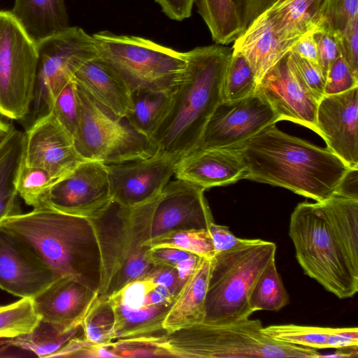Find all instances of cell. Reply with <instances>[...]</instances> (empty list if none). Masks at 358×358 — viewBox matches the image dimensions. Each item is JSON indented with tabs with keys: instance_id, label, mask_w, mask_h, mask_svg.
Segmentation results:
<instances>
[{
	"instance_id": "cell-1",
	"label": "cell",
	"mask_w": 358,
	"mask_h": 358,
	"mask_svg": "<svg viewBox=\"0 0 358 358\" xmlns=\"http://www.w3.org/2000/svg\"><path fill=\"white\" fill-rule=\"evenodd\" d=\"M238 148L245 179L279 186L322 202L334 195L350 169L330 150L268 125Z\"/></svg>"
},
{
	"instance_id": "cell-2",
	"label": "cell",
	"mask_w": 358,
	"mask_h": 358,
	"mask_svg": "<svg viewBox=\"0 0 358 358\" xmlns=\"http://www.w3.org/2000/svg\"><path fill=\"white\" fill-rule=\"evenodd\" d=\"M232 49L223 45L186 52L185 69L170 92L169 106L149 139L154 154L179 159L197 145L222 101V84Z\"/></svg>"
},
{
	"instance_id": "cell-3",
	"label": "cell",
	"mask_w": 358,
	"mask_h": 358,
	"mask_svg": "<svg viewBox=\"0 0 358 358\" xmlns=\"http://www.w3.org/2000/svg\"><path fill=\"white\" fill-rule=\"evenodd\" d=\"M0 227L27 243L59 278H70L99 293L101 253L87 218L48 206L3 219Z\"/></svg>"
},
{
	"instance_id": "cell-4",
	"label": "cell",
	"mask_w": 358,
	"mask_h": 358,
	"mask_svg": "<svg viewBox=\"0 0 358 358\" xmlns=\"http://www.w3.org/2000/svg\"><path fill=\"white\" fill-rule=\"evenodd\" d=\"M160 195L133 208L112 201L101 213L89 219L95 231L101 259L98 296H109L146 275L155 266L148 257V243Z\"/></svg>"
},
{
	"instance_id": "cell-5",
	"label": "cell",
	"mask_w": 358,
	"mask_h": 358,
	"mask_svg": "<svg viewBox=\"0 0 358 358\" xmlns=\"http://www.w3.org/2000/svg\"><path fill=\"white\" fill-rule=\"evenodd\" d=\"M259 320L224 324L203 322L168 333L164 343L180 358H317L316 349L285 343L262 331Z\"/></svg>"
},
{
	"instance_id": "cell-6",
	"label": "cell",
	"mask_w": 358,
	"mask_h": 358,
	"mask_svg": "<svg viewBox=\"0 0 358 358\" xmlns=\"http://www.w3.org/2000/svg\"><path fill=\"white\" fill-rule=\"evenodd\" d=\"M275 243L262 239L246 242L210 259L203 323L224 324L253 313L248 297L259 275L275 259Z\"/></svg>"
},
{
	"instance_id": "cell-7",
	"label": "cell",
	"mask_w": 358,
	"mask_h": 358,
	"mask_svg": "<svg viewBox=\"0 0 358 358\" xmlns=\"http://www.w3.org/2000/svg\"><path fill=\"white\" fill-rule=\"evenodd\" d=\"M289 236L304 273L339 299L358 291V273L348 262L319 202H302L292 212Z\"/></svg>"
},
{
	"instance_id": "cell-8",
	"label": "cell",
	"mask_w": 358,
	"mask_h": 358,
	"mask_svg": "<svg viewBox=\"0 0 358 358\" xmlns=\"http://www.w3.org/2000/svg\"><path fill=\"white\" fill-rule=\"evenodd\" d=\"M99 57L124 80L131 92L170 93L187 64L185 52L149 39L102 31L92 35Z\"/></svg>"
},
{
	"instance_id": "cell-9",
	"label": "cell",
	"mask_w": 358,
	"mask_h": 358,
	"mask_svg": "<svg viewBox=\"0 0 358 358\" xmlns=\"http://www.w3.org/2000/svg\"><path fill=\"white\" fill-rule=\"evenodd\" d=\"M78 96L79 120L73 141L84 159L108 165L152 156L148 141L124 120L125 118L99 104L79 85Z\"/></svg>"
},
{
	"instance_id": "cell-10",
	"label": "cell",
	"mask_w": 358,
	"mask_h": 358,
	"mask_svg": "<svg viewBox=\"0 0 358 358\" xmlns=\"http://www.w3.org/2000/svg\"><path fill=\"white\" fill-rule=\"evenodd\" d=\"M36 44L38 63L30 110L33 121L51 110L58 94L85 63L99 57L92 35L78 27H69Z\"/></svg>"
},
{
	"instance_id": "cell-11",
	"label": "cell",
	"mask_w": 358,
	"mask_h": 358,
	"mask_svg": "<svg viewBox=\"0 0 358 358\" xmlns=\"http://www.w3.org/2000/svg\"><path fill=\"white\" fill-rule=\"evenodd\" d=\"M38 53L36 42L10 10H0V115L19 120L31 110Z\"/></svg>"
},
{
	"instance_id": "cell-12",
	"label": "cell",
	"mask_w": 358,
	"mask_h": 358,
	"mask_svg": "<svg viewBox=\"0 0 358 358\" xmlns=\"http://www.w3.org/2000/svg\"><path fill=\"white\" fill-rule=\"evenodd\" d=\"M278 121L272 106L257 92L241 99L222 101L193 150L238 148Z\"/></svg>"
},
{
	"instance_id": "cell-13",
	"label": "cell",
	"mask_w": 358,
	"mask_h": 358,
	"mask_svg": "<svg viewBox=\"0 0 358 358\" xmlns=\"http://www.w3.org/2000/svg\"><path fill=\"white\" fill-rule=\"evenodd\" d=\"M107 165L87 160L48 189L43 206L57 211L91 219L111 203Z\"/></svg>"
},
{
	"instance_id": "cell-14",
	"label": "cell",
	"mask_w": 358,
	"mask_h": 358,
	"mask_svg": "<svg viewBox=\"0 0 358 358\" xmlns=\"http://www.w3.org/2000/svg\"><path fill=\"white\" fill-rule=\"evenodd\" d=\"M177 162L154 154L144 159L106 164L113 201L133 208L157 198L174 175Z\"/></svg>"
},
{
	"instance_id": "cell-15",
	"label": "cell",
	"mask_w": 358,
	"mask_h": 358,
	"mask_svg": "<svg viewBox=\"0 0 358 358\" xmlns=\"http://www.w3.org/2000/svg\"><path fill=\"white\" fill-rule=\"evenodd\" d=\"M24 135L23 164L46 170L55 181L87 161L52 111L33 121Z\"/></svg>"
},
{
	"instance_id": "cell-16",
	"label": "cell",
	"mask_w": 358,
	"mask_h": 358,
	"mask_svg": "<svg viewBox=\"0 0 358 358\" xmlns=\"http://www.w3.org/2000/svg\"><path fill=\"white\" fill-rule=\"evenodd\" d=\"M289 52L264 74L256 92L270 103L280 121H291L315 132L319 101L298 74Z\"/></svg>"
},
{
	"instance_id": "cell-17",
	"label": "cell",
	"mask_w": 358,
	"mask_h": 358,
	"mask_svg": "<svg viewBox=\"0 0 358 358\" xmlns=\"http://www.w3.org/2000/svg\"><path fill=\"white\" fill-rule=\"evenodd\" d=\"M58 278L27 243L0 227V288L33 299Z\"/></svg>"
},
{
	"instance_id": "cell-18",
	"label": "cell",
	"mask_w": 358,
	"mask_h": 358,
	"mask_svg": "<svg viewBox=\"0 0 358 358\" xmlns=\"http://www.w3.org/2000/svg\"><path fill=\"white\" fill-rule=\"evenodd\" d=\"M357 122L358 87L319 101L315 133L349 168H358Z\"/></svg>"
},
{
	"instance_id": "cell-19",
	"label": "cell",
	"mask_w": 358,
	"mask_h": 358,
	"mask_svg": "<svg viewBox=\"0 0 358 358\" xmlns=\"http://www.w3.org/2000/svg\"><path fill=\"white\" fill-rule=\"evenodd\" d=\"M204 191L189 181H169L154 211L150 239L173 231L208 229L214 220Z\"/></svg>"
},
{
	"instance_id": "cell-20",
	"label": "cell",
	"mask_w": 358,
	"mask_h": 358,
	"mask_svg": "<svg viewBox=\"0 0 358 358\" xmlns=\"http://www.w3.org/2000/svg\"><path fill=\"white\" fill-rule=\"evenodd\" d=\"M247 166L238 148L193 150L180 158L174 176L205 190L244 179Z\"/></svg>"
},
{
	"instance_id": "cell-21",
	"label": "cell",
	"mask_w": 358,
	"mask_h": 358,
	"mask_svg": "<svg viewBox=\"0 0 358 358\" xmlns=\"http://www.w3.org/2000/svg\"><path fill=\"white\" fill-rule=\"evenodd\" d=\"M98 298L93 292L80 282L60 278L34 296L36 312L43 320L72 329L81 325L89 309Z\"/></svg>"
},
{
	"instance_id": "cell-22",
	"label": "cell",
	"mask_w": 358,
	"mask_h": 358,
	"mask_svg": "<svg viewBox=\"0 0 358 358\" xmlns=\"http://www.w3.org/2000/svg\"><path fill=\"white\" fill-rule=\"evenodd\" d=\"M73 80L96 101L125 118L132 105V92L117 73L99 57L85 63Z\"/></svg>"
},
{
	"instance_id": "cell-23",
	"label": "cell",
	"mask_w": 358,
	"mask_h": 358,
	"mask_svg": "<svg viewBox=\"0 0 358 358\" xmlns=\"http://www.w3.org/2000/svg\"><path fill=\"white\" fill-rule=\"evenodd\" d=\"M295 43L280 40L264 12L234 41L231 49L247 59L259 83L292 50Z\"/></svg>"
},
{
	"instance_id": "cell-24",
	"label": "cell",
	"mask_w": 358,
	"mask_h": 358,
	"mask_svg": "<svg viewBox=\"0 0 358 358\" xmlns=\"http://www.w3.org/2000/svg\"><path fill=\"white\" fill-rule=\"evenodd\" d=\"M324 0H275L265 11L279 38L296 42L323 23Z\"/></svg>"
},
{
	"instance_id": "cell-25",
	"label": "cell",
	"mask_w": 358,
	"mask_h": 358,
	"mask_svg": "<svg viewBox=\"0 0 358 358\" xmlns=\"http://www.w3.org/2000/svg\"><path fill=\"white\" fill-rule=\"evenodd\" d=\"M210 264V259L200 257L194 271L180 289L164 321L168 333L203 322Z\"/></svg>"
},
{
	"instance_id": "cell-26",
	"label": "cell",
	"mask_w": 358,
	"mask_h": 358,
	"mask_svg": "<svg viewBox=\"0 0 358 358\" xmlns=\"http://www.w3.org/2000/svg\"><path fill=\"white\" fill-rule=\"evenodd\" d=\"M10 11L36 43L69 27L64 0H15Z\"/></svg>"
},
{
	"instance_id": "cell-27",
	"label": "cell",
	"mask_w": 358,
	"mask_h": 358,
	"mask_svg": "<svg viewBox=\"0 0 358 358\" xmlns=\"http://www.w3.org/2000/svg\"><path fill=\"white\" fill-rule=\"evenodd\" d=\"M319 203L348 262L358 273V199L333 195Z\"/></svg>"
},
{
	"instance_id": "cell-28",
	"label": "cell",
	"mask_w": 358,
	"mask_h": 358,
	"mask_svg": "<svg viewBox=\"0 0 358 358\" xmlns=\"http://www.w3.org/2000/svg\"><path fill=\"white\" fill-rule=\"evenodd\" d=\"M24 138V132L14 128L0 146V222L20 213L16 180L22 162Z\"/></svg>"
},
{
	"instance_id": "cell-29",
	"label": "cell",
	"mask_w": 358,
	"mask_h": 358,
	"mask_svg": "<svg viewBox=\"0 0 358 358\" xmlns=\"http://www.w3.org/2000/svg\"><path fill=\"white\" fill-rule=\"evenodd\" d=\"M81 325L65 329L40 319L34 329L26 334L9 338L12 346L28 350L38 357H52L70 339L78 335Z\"/></svg>"
},
{
	"instance_id": "cell-30",
	"label": "cell",
	"mask_w": 358,
	"mask_h": 358,
	"mask_svg": "<svg viewBox=\"0 0 358 358\" xmlns=\"http://www.w3.org/2000/svg\"><path fill=\"white\" fill-rule=\"evenodd\" d=\"M169 101L170 93L133 92L131 108L125 120L138 134L149 141L166 113Z\"/></svg>"
},
{
	"instance_id": "cell-31",
	"label": "cell",
	"mask_w": 358,
	"mask_h": 358,
	"mask_svg": "<svg viewBox=\"0 0 358 358\" xmlns=\"http://www.w3.org/2000/svg\"><path fill=\"white\" fill-rule=\"evenodd\" d=\"M198 12L213 40L220 45L234 42L243 32L231 0H196Z\"/></svg>"
},
{
	"instance_id": "cell-32",
	"label": "cell",
	"mask_w": 358,
	"mask_h": 358,
	"mask_svg": "<svg viewBox=\"0 0 358 358\" xmlns=\"http://www.w3.org/2000/svg\"><path fill=\"white\" fill-rule=\"evenodd\" d=\"M289 302V296L277 271L275 259L255 281L248 297V303L254 313L262 310L278 311Z\"/></svg>"
},
{
	"instance_id": "cell-33",
	"label": "cell",
	"mask_w": 358,
	"mask_h": 358,
	"mask_svg": "<svg viewBox=\"0 0 358 358\" xmlns=\"http://www.w3.org/2000/svg\"><path fill=\"white\" fill-rule=\"evenodd\" d=\"M258 85L255 74L247 59L239 52L232 54L222 84V101H234L256 92Z\"/></svg>"
},
{
	"instance_id": "cell-34",
	"label": "cell",
	"mask_w": 358,
	"mask_h": 358,
	"mask_svg": "<svg viewBox=\"0 0 358 358\" xmlns=\"http://www.w3.org/2000/svg\"><path fill=\"white\" fill-rule=\"evenodd\" d=\"M148 245L174 248L209 259L215 254L208 229L170 231L150 239Z\"/></svg>"
},
{
	"instance_id": "cell-35",
	"label": "cell",
	"mask_w": 358,
	"mask_h": 358,
	"mask_svg": "<svg viewBox=\"0 0 358 358\" xmlns=\"http://www.w3.org/2000/svg\"><path fill=\"white\" fill-rule=\"evenodd\" d=\"M31 298L0 306V338H13L31 332L40 320Z\"/></svg>"
},
{
	"instance_id": "cell-36",
	"label": "cell",
	"mask_w": 358,
	"mask_h": 358,
	"mask_svg": "<svg viewBox=\"0 0 358 358\" xmlns=\"http://www.w3.org/2000/svg\"><path fill=\"white\" fill-rule=\"evenodd\" d=\"M115 314L108 298L98 296L81 322L84 338L96 345L113 341Z\"/></svg>"
},
{
	"instance_id": "cell-37",
	"label": "cell",
	"mask_w": 358,
	"mask_h": 358,
	"mask_svg": "<svg viewBox=\"0 0 358 358\" xmlns=\"http://www.w3.org/2000/svg\"><path fill=\"white\" fill-rule=\"evenodd\" d=\"M329 327L301 326L293 324L263 327L266 335L280 341L313 349H326Z\"/></svg>"
},
{
	"instance_id": "cell-38",
	"label": "cell",
	"mask_w": 358,
	"mask_h": 358,
	"mask_svg": "<svg viewBox=\"0 0 358 358\" xmlns=\"http://www.w3.org/2000/svg\"><path fill=\"white\" fill-rule=\"evenodd\" d=\"M55 180L41 168L22 162L16 180V189L24 203L34 208L43 206L45 196Z\"/></svg>"
},
{
	"instance_id": "cell-39",
	"label": "cell",
	"mask_w": 358,
	"mask_h": 358,
	"mask_svg": "<svg viewBox=\"0 0 358 358\" xmlns=\"http://www.w3.org/2000/svg\"><path fill=\"white\" fill-rule=\"evenodd\" d=\"M162 337L117 339L106 345L120 357H173Z\"/></svg>"
},
{
	"instance_id": "cell-40",
	"label": "cell",
	"mask_w": 358,
	"mask_h": 358,
	"mask_svg": "<svg viewBox=\"0 0 358 358\" xmlns=\"http://www.w3.org/2000/svg\"><path fill=\"white\" fill-rule=\"evenodd\" d=\"M50 111L73 138L79 120L78 85L73 79L58 94Z\"/></svg>"
},
{
	"instance_id": "cell-41",
	"label": "cell",
	"mask_w": 358,
	"mask_h": 358,
	"mask_svg": "<svg viewBox=\"0 0 358 358\" xmlns=\"http://www.w3.org/2000/svg\"><path fill=\"white\" fill-rule=\"evenodd\" d=\"M322 13L321 29L339 35L352 21L358 18V0H324Z\"/></svg>"
},
{
	"instance_id": "cell-42",
	"label": "cell",
	"mask_w": 358,
	"mask_h": 358,
	"mask_svg": "<svg viewBox=\"0 0 358 358\" xmlns=\"http://www.w3.org/2000/svg\"><path fill=\"white\" fill-rule=\"evenodd\" d=\"M358 87V77L341 55L329 68L324 87V95L336 94Z\"/></svg>"
},
{
	"instance_id": "cell-43",
	"label": "cell",
	"mask_w": 358,
	"mask_h": 358,
	"mask_svg": "<svg viewBox=\"0 0 358 358\" xmlns=\"http://www.w3.org/2000/svg\"><path fill=\"white\" fill-rule=\"evenodd\" d=\"M292 64L315 98L319 101L324 95L326 79L319 66L289 51Z\"/></svg>"
},
{
	"instance_id": "cell-44",
	"label": "cell",
	"mask_w": 358,
	"mask_h": 358,
	"mask_svg": "<svg viewBox=\"0 0 358 358\" xmlns=\"http://www.w3.org/2000/svg\"><path fill=\"white\" fill-rule=\"evenodd\" d=\"M317 47L318 65L325 79L327 72L334 62L341 55L337 37L326 29L314 33Z\"/></svg>"
},
{
	"instance_id": "cell-45",
	"label": "cell",
	"mask_w": 358,
	"mask_h": 358,
	"mask_svg": "<svg viewBox=\"0 0 358 358\" xmlns=\"http://www.w3.org/2000/svg\"><path fill=\"white\" fill-rule=\"evenodd\" d=\"M336 36L341 56L358 77V18L352 21L341 34Z\"/></svg>"
},
{
	"instance_id": "cell-46",
	"label": "cell",
	"mask_w": 358,
	"mask_h": 358,
	"mask_svg": "<svg viewBox=\"0 0 358 358\" xmlns=\"http://www.w3.org/2000/svg\"><path fill=\"white\" fill-rule=\"evenodd\" d=\"M243 31L275 0H231Z\"/></svg>"
},
{
	"instance_id": "cell-47",
	"label": "cell",
	"mask_w": 358,
	"mask_h": 358,
	"mask_svg": "<svg viewBox=\"0 0 358 358\" xmlns=\"http://www.w3.org/2000/svg\"><path fill=\"white\" fill-rule=\"evenodd\" d=\"M215 253L229 250L246 242L248 239L240 238L234 235L229 227L212 222L208 228Z\"/></svg>"
},
{
	"instance_id": "cell-48",
	"label": "cell",
	"mask_w": 358,
	"mask_h": 358,
	"mask_svg": "<svg viewBox=\"0 0 358 358\" xmlns=\"http://www.w3.org/2000/svg\"><path fill=\"white\" fill-rule=\"evenodd\" d=\"M192 253L170 247L151 248L148 252V257L155 266H166L175 267L183 259Z\"/></svg>"
},
{
	"instance_id": "cell-49",
	"label": "cell",
	"mask_w": 358,
	"mask_h": 358,
	"mask_svg": "<svg viewBox=\"0 0 358 358\" xmlns=\"http://www.w3.org/2000/svg\"><path fill=\"white\" fill-rule=\"evenodd\" d=\"M155 283L168 289L177 296L181 289L178 273L175 267L156 266L146 274Z\"/></svg>"
},
{
	"instance_id": "cell-50",
	"label": "cell",
	"mask_w": 358,
	"mask_h": 358,
	"mask_svg": "<svg viewBox=\"0 0 358 358\" xmlns=\"http://www.w3.org/2000/svg\"><path fill=\"white\" fill-rule=\"evenodd\" d=\"M327 342L328 348H357L358 329L357 327L330 328Z\"/></svg>"
},
{
	"instance_id": "cell-51",
	"label": "cell",
	"mask_w": 358,
	"mask_h": 358,
	"mask_svg": "<svg viewBox=\"0 0 358 358\" xmlns=\"http://www.w3.org/2000/svg\"><path fill=\"white\" fill-rule=\"evenodd\" d=\"M196 0H155L162 11L171 20L182 21L191 16Z\"/></svg>"
},
{
	"instance_id": "cell-52",
	"label": "cell",
	"mask_w": 358,
	"mask_h": 358,
	"mask_svg": "<svg viewBox=\"0 0 358 358\" xmlns=\"http://www.w3.org/2000/svg\"><path fill=\"white\" fill-rule=\"evenodd\" d=\"M314 33H309L300 38L290 51L315 64L318 65L317 47ZM319 66V65H318Z\"/></svg>"
},
{
	"instance_id": "cell-53",
	"label": "cell",
	"mask_w": 358,
	"mask_h": 358,
	"mask_svg": "<svg viewBox=\"0 0 358 358\" xmlns=\"http://www.w3.org/2000/svg\"><path fill=\"white\" fill-rule=\"evenodd\" d=\"M358 168H350L339 183L334 195L358 199Z\"/></svg>"
},
{
	"instance_id": "cell-54",
	"label": "cell",
	"mask_w": 358,
	"mask_h": 358,
	"mask_svg": "<svg viewBox=\"0 0 358 358\" xmlns=\"http://www.w3.org/2000/svg\"><path fill=\"white\" fill-rule=\"evenodd\" d=\"M199 259L200 257L199 256L192 254L189 257L180 262L176 266L181 287L194 271Z\"/></svg>"
},
{
	"instance_id": "cell-55",
	"label": "cell",
	"mask_w": 358,
	"mask_h": 358,
	"mask_svg": "<svg viewBox=\"0 0 358 358\" xmlns=\"http://www.w3.org/2000/svg\"><path fill=\"white\" fill-rule=\"evenodd\" d=\"M13 129L14 127L10 122L5 121L0 115V146Z\"/></svg>"
}]
</instances>
